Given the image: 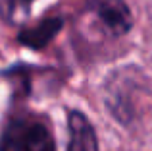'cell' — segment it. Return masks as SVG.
I'll return each mask as SVG.
<instances>
[{"instance_id":"2","label":"cell","mask_w":152,"mask_h":151,"mask_svg":"<svg viewBox=\"0 0 152 151\" xmlns=\"http://www.w3.org/2000/svg\"><path fill=\"white\" fill-rule=\"evenodd\" d=\"M94 14L112 35H125L133 25V16L123 0H96Z\"/></svg>"},{"instance_id":"3","label":"cell","mask_w":152,"mask_h":151,"mask_svg":"<svg viewBox=\"0 0 152 151\" xmlns=\"http://www.w3.org/2000/svg\"><path fill=\"white\" fill-rule=\"evenodd\" d=\"M67 151H98L94 128L79 110L67 113Z\"/></svg>"},{"instance_id":"5","label":"cell","mask_w":152,"mask_h":151,"mask_svg":"<svg viewBox=\"0 0 152 151\" xmlns=\"http://www.w3.org/2000/svg\"><path fill=\"white\" fill-rule=\"evenodd\" d=\"M35 0H0V12L10 21H21Z\"/></svg>"},{"instance_id":"1","label":"cell","mask_w":152,"mask_h":151,"mask_svg":"<svg viewBox=\"0 0 152 151\" xmlns=\"http://www.w3.org/2000/svg\"><path fill=\"white\" fill-rule=\"evenodd\" d=\"M0 151H56V145L45 124L12 120L2 132Z\"/></svg>"},{"instance_id":"4","label":"cell","mask_w":152,"mask_h":151,"mask_svg":"<svg viewBox=\"0 0 152 151\" xmlns=\"http://www.w3.org/2000/svg\"><path fill=\"white\" fill-rule=\"evenodd\" d=\"M62 27V19L60 18H50L45 19L42 23L31 27V29H23L19 33V43L25 47H31V49H41L46 43H50L54 39V35L60 31Z\"/></svg>"}]
</instances>
